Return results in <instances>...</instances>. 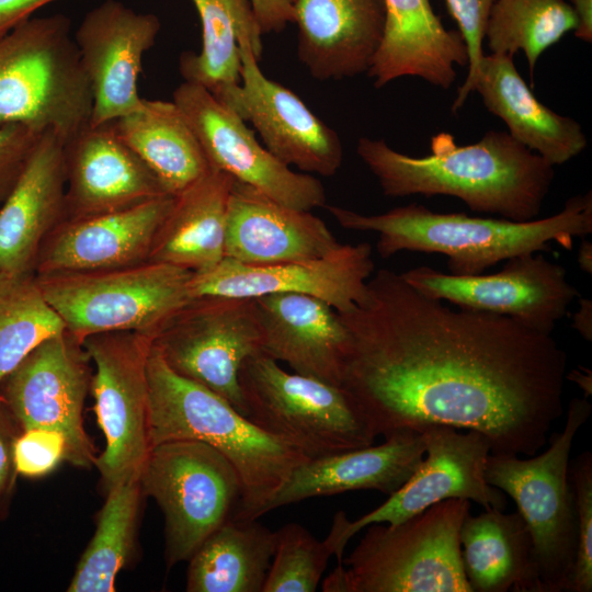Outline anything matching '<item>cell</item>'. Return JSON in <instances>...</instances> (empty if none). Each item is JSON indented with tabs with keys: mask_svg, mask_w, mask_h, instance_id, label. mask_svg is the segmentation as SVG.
I'll use <instances>...</instances> for the list:
<instances>
[{
	"mask_svg": "<svg viewBox=\"0 0 592 592\" xmlns=\"http://www.w3.org/2000/svg\"><path fill=\"white\" fill-rule=\"evenodd\" d=\"M339 316L338 387L376 437L442 424L482 433L491 454L533 456L563 412L567 355L551 334L447 307L388 269Z\"/></svg>",
	"mask_w": 592,
	"mask_h": 592,
	"instance_id": "obj_1",
	"label": "cell"
},
{
	"mask_svg": "<svg viewBox=\"0 0 592 592\" xmlns=\"http://www.w3.org/2000/svg\"><path fill=\"white\" fill-rule=\"evenodd\" d=\"M356 152L386 196L447 195L471 210L514 221L537 218L555 178L554 166L508 132L489 130L469 145L442 132L422 157L360 137Z\"/></svg>",
	"mask_w": 592,
	"mask_h": 592,
	"instance_id": "obj_2",
	"label": "cell"
},
{
	"mask_svg": "<svg viewBox=\"0 0 592 592\" xmlns=\"http://www.w3.org/2000/svg\"><path fill=\"white\" fill-rule=\"evenodd\" d=\"M327 209L345 229L377 232L383 259L400 251L440 253L447 258L448 273L462 276L483 274L516 255L548 251L551 242L571 250L573 238L592 234L591 191L568 198L555 215L526 221L435 213L417 203L374 215L333 205Z\"/></svg>",
	"mask_w": 592,
	"mask_h": 592,
	"instance_id": "obj_3",
	"label": "cell"
},
{
	"mask_svg": "<svg viewBox=\"0 0 592 592\" xmlns=\"http://www.w3.org/2000/svg\"><path fill=\"white\" fill-rule=\"evenodd\" d=\"M148 420L151 447L193 440L220 452L241 481L236 520H257L278 488L309 458L264 431L230 402L173 372L152 346L147 362Z\"/></svg>",
	"mask_w": 592,
	"mask_h": 592,
	"instance_id": "obj_4",
	"label": "cell"
},
{
	"mask_svg": "<svg viewBox=\"0 0 592 592\" xmlns=\"http://www.w3.org/2000/svg\"><path fill=\"white\" fill-rule=\"evenodd\" d=\"M470 501L447 499L394 525L373 523L325 592H471L459 532Z\"/></svg>",
	"mask_w": 592,
	"mask_h": 592,
	"instance_id": "obj_5",
	"label": "cell"
},
{
	"mask_svg": "<svg viewBox=\"0 0 592 592\" xmlns=\"http://www.w3.org/2000/svg\"><path fill=\"white\" fill-rule=\"evenodd\" d=\"M91 112L68 16L31 18L0 37V125L52 129L66 143L89 125Z\"/></svg>",
	"mask_w": 592,
	"mask_h": 592,
	"instance_id": "obj_6",
	"label": "cell"
},
{
	"mask_svg": "<svg viewBox=\"0 0 592 592\" xmlns=\"http://www.w3.org/2000/svg\"><path fill=\"white\" fill-rule=\"evenodd\" d=\"M591 412L588 398H573L562 432L551 434L545 452L524 459L490 454L486 463V480L515 502L528 527L542 592L568 590L578 543L570 452Z\"/></svg>",
	"mask_w": 592,
	"mask_h": 592,
	"instance_id": "obj_7",
	"label": "cell"
},
{
	"mask_svg": "<svg viewBox=\"0 0 592 592\" xmlns=\"http://www.w3.org/2000/svg\"><path fill=\"white\" fill-rule=\"evenodd\" d=\"M194 272L163 262L34 275L47 303L78 342L96 333L136 331L153 339L191 299Z\"/></svg>",
	"mask_w": 592,
	"mask_h": 592,
	"instance_id": "obj_8",
	"label": "cell"
},
{
	"mask_svg": "<svg viewBox=\"0 0 592 592\" xmlns=\"http://www.w3.org/2000/svg\"><path fill=\"white\" fill-rule=\"evenodd\" d=\"M238 378L247 418L309 459L374 444L375 434L335 385L288 373L264 352L247 357Z\"/></svg>",
	"mask_w": 592,
	"mask_h": 592,
	"instance_id": "obj_9",
	"label": "cell"
},
{
	"mask_svg": "<svg viewBox=\"0 0 592 592\" xmlns=\"http://www.w3.org/2000/svg\"><path fill=\"white\" fill-rule=\"evenodd\" d=\"M143 493L155 499L164 517L168 569L187 561L200 545L234 516L241 481L216 448L174 440L150 448L140 473Z\"/></svg>",
	"mask_w": 592,
	"mask_h": 592,
	"instance_id": "obj_10",
	"label": "cell"
},
{
	"mask_svg": "<svg viewBox=\"0 0 592 592\" xmlns=\"http://www.w3.org/2000/svg\"><path fill=\"white\" fill-rule=\"evenodd\" d=\"M152 346L173 372L214 391L247 417L239 371L247 357L263 352L253 298H192L158 331Z\"/></svg>",
	"mask_w": 592,
	"mask_h": 592,
	"instance_id": "obj_11",
	"label": "cell"
},
{
	"mask_svg": "<svg viewBox=\"0 0 592 592\" xmlns=\"http://www.w3.org/2000/svg\"><path fill=\"white\" fill-rule=\"evenodd\" d=\"M425 454L410 478L373 511L350 521L343 511L333 516L325 538L338 563H342L349 540L373 523H400L447 499L475 501L485 510L506 506L504 492L488 483L486 463L491 454L488 439L480 432L433 424L422 431Z\"/></svg>",
	"mask_w": 592,
	"mask_h": 592,
	"instance_id": "obj_12",
	"label": "cell"
},
{
	"mask_svg": "<svg viewBox=\"0 0 592 592\" xmlns=\"http://www.w3.org/2000/svg\"><path fill=\"white\" fill-rule=\"evenodd\" d=\"M151 344V337L136 331L96 333L81 343L95 365L90 384L105 448L94 466L106 489L140 476L151 448L147 378Z\"/></svg>",
	"mask_w": 592,
	"mask_h": 592,
	"instance_id": "obj_13",
	"label": "cell"
},
{
	"mask_svg": "<svg viewBox=\"0 0 592 592\" xmlns=\"http://www.w3.org/2000/svg\"><path fill=\"white\" fill-rule=\"evenodd\" d=\"M400 274L430 298L505 316L546 334L553 333L579 297L567 281L566 269L537 252L513 257L493 274L462 276L426 265Z\"/></svg>",
	"mask_w": 592,
	"mask_h": 592,
	"instance_id": "obj_14",
	"label": "cell"
},
{
	"mask_svg": "<svg viewBox=\"0 0 592 592\" xmlns=\"http://www.w3.org/2000/svg\"><path fill=\"white\" fill-rule=\"evenodd\" d=\"M87 360L82 345L65 331L37 345L0 384V397L21 431L60 433L66 459L82 468L96 458L82 417L90 385Z\"/></svg>",
	"mask_w": 592,
	"mask_h": 592,
	"instance_id": "obj_15",
	"label": "cell"
},
{
	"mask_svg": "<svg viewBox=\"0 0 592 592\" xmlns=\"http://www.w3.org/2000/svg\"><path fill=\"white\" fill-rule=\"evenodd\" d=\"M240 83L212 92L261 136L264 147L286 166L323 177L334 175L343 162L337 132L315 115L288 88L269 79L258 61L262 53L252 38L239 39Z\"/></svg>",
	"mask_w": 592,
	"mask_h": 592,
	"instance_id": "obj_16",
	"label": "cell"
},
{
	"mask_svg": "<svg viewBox=\"0 0 592 592\" xmlns=\"http://www.w3.org/2000/svg\"><path fill=\"white\" fill-rule=\"evenodd\" d=\"M192 127L212 169L231 175L270 198L301 210L325 206L322 183L274 157L244 121L205 87L184 81L172 100Z\"/></svg>",
	"mask_w": 592,
	"mask_h": 592,
	"instance_id": "obj_17",
	"label": "cell"
},
{
	"mask_svg": "<svg viewBox=\"0 0 592 592\" xmlns=\"http://www.w3.org/2000/svg\"><path fill=\"white\" fill-rule=\"evenodd\" d=\"M373 272L372 246L368 242L341 243L319 258L275 264L251 265L224 258L214 267L193 273L189 289L192 298L305 294L318 297L338 312H343L364 298Z\"/></svg>",
	"mask_w": 592,
	"mask_h": 592,
	"instance_id": "obj_18",
	"label": "cell"
},
{
	"mask_svg": "<svg viewBox=\"0 0 592 592\" xmlns=\"http://www.w3.org/2000/svg\"><path fill=\"white\" fill-rule=\"evenodd\" d=\"M161 27L152 13L105 0L80 22L73 39L92 94L90 126H101L139 110L138 79L145 54Z\"/></svg>",
	"mask_w": 592,
	"mask_h": 592,
	"instance_id": "obj_19",
	"label": "cell"
},
{
	"mask_svg": "<svg viewBox=\"0 0 592 592\" xmlns=\"http://www.w3.org/2000/svg\"><path fill=\"white\" fill-rule=\"evenodd\" d=\"M173 202L174 196L166 194L113 213L64 219L44 240L34 275L93 272L148 261Z\"/></svg>",
	"mask_w": 592,
	"mask_h": 592,
	"instance_id": "obj_20",
	"label": "cell"
},
{
	"mask_svg": "<svg viewBox=\"0 0 592 592\" xmlns=\"http://www.w3.org/2000/svg\"><path fill=\"white\" fill-rule=\"evenodd\" d=\"M64 158L65 219L113 213L168 194L107 124L81 129L64 144Z\"/></svg>",
	"mask_w": 592,
	"mask_h": 592,
	"instance_id": "obj_21",
	"label": "cell"
},
{
	"mask_svg": "<svg viewBox=\"0 0 592 592\" xmlns=\"http://www.w3.org/2000/svg\"><path fill=\"white\" fill-rule=\"evenodd\" d=\"M64 144L45 130L0 205V273L34 274L44 240L65 219Z\"/></svg>",
	"mask_w": 592,
	"mask_h": 592,
	"instance_id": "obj_22",
	"label": "cell"
},
{
	"mask_svg": "<svg viewBox=\"0 0 592 592\" xmlns=\"http://www.w3.org/2000/svg\"><path fill=\"white\" fill-rule=\"evenodd\" d=\"M338 242L326 223L235 180L228 202L225 258L251 265L315 259Z\"/></svg>",
	"mask_w": 592,
	"mask_h": 592,
	"instance_id": "obj_23",
	"label": "cell"
},
{
	"mask_svg": "<svg viewBox=\"0 0 592 592\" xmlns=\"http://www.w3.org/2000/svg\"><path fill=\"white\" fill-rule=\"evenodd\" d=\"M385 22L384 0H295L298 59L317 80L367 73Z\"/></svg>",
	"mask_w": 592,
	"mask_h": 592,
	"instance_id": "obj_24",
	"label": "cell"
},
{
	"mask_svg": "<svg viewBox=\"0 0 592 592\" xmlns=\"http://www.w3.org/2000/svg\"><path fill=\"white\" fill-rule=\"evenodd\" d=\"M379 445L311 458L299 465L266 502L262 515L315 497L376 490L391 494L415 471L425 454L421 431H400Z\"/></svg>",
	"mask_w": 592,
	"mask_h": 592,
	"instance_id": "obj_25",
	"label": "cell"
},
{
	"mask_svg": "<svg viewBox=\"0 0 592 592\" xmlns=\"http://www.w3.org/2000/svg\"><path fill=\"white\" fill-rule=\"evenodd\" d=\"M384 2V36L367 72L374 86L382 88L402 77H415L449 89L456 80V67L468 65L460 33L443 25L430 0Z\"/></svg>",
	"mask_w": 592,
	"mask_h": 592,
	"instance_id": "obj_26",
	"label": "cell"
},
{
	"mask_svg": "<svg viewBox=\"0 0 592 592\" xmlns=\"http://www.w3.org/2000/svg\"><path fill=\"white\" fill-rule=\"evenodd\" d=\"M253 299L262 326L263 352L295 373L338 386L348 341L339 312L305 294L276 293Z\"/></svg>",
	"mask_w": 592,
	"mask_h": 592,
	"instance_id": "obj_27",
	"label": "cell"
},
{
	"mask_svg": "<svg viewBox=\"0 0 592 592\" xmlns=\"http://www.w3.org/2000/svg\"><path fill=\"white\" fill-rule=\"evenodd\" d=\"M473 92L504 122L520 144L560 166L579 156L588 139L581 125L543 104L516 70L513 56L489 54L481 59Z\"/></svg>",
	"mask_w": 592,
	"mask_h": 592,
	"instance_id": "obj_28",
	"label": "cell"
},
{
	"mask_svg": "<svg viewBox=\"0 0 592 592\" xmlns=\"http://www.w3.org/2000/svg\"><path fill=\"white\" fill-rule=\"evenodd\" d=\"M235 179L212 169L174 196L157 231L148 261L177 265L194 273L224 258L226 218Z\"/></svg>",
	"mask_w": 592,
	"mask_h": 592,
	"instance_id": "obj_29",
	"label": "cell"
},
{
	"mask_svg": "<svg viewBox=\"0 0 592 592\" xmlns=\"http://www.w3.org/2000/svg\"><path fill=\"white\" fill-rule=\"evenodd\" d=\"M459 543L471 592H542L531 533L517 511L469 513Z\"/></svg>",
	"mask_w": 592,
	"mask_h": 592,
	"instance_id": "obj_30",
	"label": "cell"
},
{
	"mask_svg": "<svg viewBox=\"0 0 592 592\" xmlns=\"http://www.w3.org/2000/svg\"><path fill=\"white\" fill-rule=\"evenodd\" d=\"M107 125L178 195L212 170L183 112L173 101L144 99L141 107Z\"/></svg>",
	"mask_w": 592,
	"mask_h": 592,
	"instance_id": "obj_31",
	"label": "cell"
},
{
	"mask_svg": "<svg viewBox=\"0 0 592 592\" xmlns=\"http://www.w3.org/2000/svg\"><path fill=\"white\" fill-rule=\"evenodd\" d=\"M275 531L257 520L230 517L190 557L187 592H262Z\"/></svg>",
	"mask_w": 592,
	"mask_h": 592,
	"instance_id": "obj_32",
	"label": "cell"
},
{
	"mask_svg": "<svg viewBox=\"0 0 592 592\" xmlns=\"http://www.w3.org/2000/svg\"><path fill=\"white\" fill-rule=\"evenodd\" d=\"M202 24V49L180 57L184 81L210 92L240 83L239 39L249 36L263 50L262 31L251 0H191Z\"/></svg>",
	"mask_w": 592,
	"mask_h": 592,
	"instance_id": "obj_33",
	"label": "cell"
},
{
	"mask_svg": "<svg viewBox=\"0 0 592 592\" xmlns=\"http://www.w3.org/2000/svg\"><path fill=\"white\" fill-rule=\"evenodd\" d=\"M143 497L140 476L126 478L107 488L96 530L76 567L67 591H115L116 577L134 550Z\"/></svg>",
	"mask_w": 592,
	"mask_h": 592,
	"instance_id": "obj_34",
	"label": "cell"
},
{
	"mask_svg": "<svg viewBox=\"0 0 592 592\" xmlns=\"http://www.w3.org/2000/svg\"><path fill=\"white\" fill-rule=\"evenodd\" d=\"M577 24L568 0H494L485 41L492 54L523 52L533 78L540 55Z\"/></svg>",
	"mask_w": 592,
	"mask_h": 592,
	"instance_id": "obj_35",
	"label": "cell"
},
{
	"mask_svg": "<svg viewBox=\"0 0 592 592\" xmlns=\"http://www.w3.org/2000/svg\"><path fill=\"white\" fill-rule=\"evenodd\" d=\"M65 331L34 274L0 273V384L37 345Z\"/></svg>",
	"mask_w": 592,
	"mask_h": 592,
	"instance_id": "obj_36",
	"label": "cell"
},
{
	"mask_svg": "<svg viewBox=\"0 0 592 592\" xmlns=\"http://www.w3.org/2000/svg\"><path fill=\"white\" fill-rule=\"evenodd\" d=\"M325 539H317L298 523L275 531V548L262 592H315L329 558Z\"/></svg>",
	"mask_w": 592,
	"mask_h": 592,
	"instance_id": "obj_37",
	"label": "cell"
},
{
	"mask_svg": "<svg viewBox=\"0 0 592 592\" xmlns=\"http://www.w3.org/2000/svg\"><path fill=\"white\" fill-rule=\"evenodd\" d=\"M577 515L578 543L567 592L592 591V454L587 451L569 465Z\"/></svg>",
	"mask_w": 592,
	"mask_h": 592,
	"instance_id": "obj_38",
	"label": "cell"
},
{
	"mask_svg": "<svg viewBox=\"0 0 592 592\" xmlns=\"http://www.w3.org/2000/svg\"><path fill=\"white\" fill-rule=\"evenodd\" d=\"M449 13L458 25L468 55V71L453 102L452 111H458L473 93L477 72L485 56L482 45L490 11L494 0H445Z\"/></svg>",
	"mask_w": 592,
	"mask_h": 592,
	"instance_id": "obj_39",
	"label": "cell"
},
{
	"mask_svg": "<svg viewBox=\"0 0 592 592\" xmlns=\"http://www.w3.org/2000/svg\"><path fill=\"white\" fill-rule=\"evenodd\" d=\"M66 456V441L53 430L36 428L21 431L14 443L15 468L25 477L49 474Z\"/></svg>",
	"mask_w": 592,
	"mask_h": 592,
	"instance_id": "obj_40",
	"label": "cell"
},
{
	"mask_svg": "<svg viewBox=\"0 0 592 592\" xmlns=\"http://www.w3.org/2000/svg\"><path fill=\"white\" fill-rule=\"evenodd\" d=\"M43 133L19 124L0 125V205L14 186Z\"/></svg>",
	"mask_w": 592,
	"mask_h": 592,
	"instance_id": "obj_41",
	"label": "cell"
},
{
	"mask_svg": "<svg viewBox=\"0 0 592 592\" xmlns=\"http://www.w3.org/2000/svg\"><path fill=\"white\" fill-rule=\"evenodd\" d=\"M21 429L0 397V521L4 519L19 475L14 463V443Z\"/></svg>",
	"mask_w": 592,
	"mask_h": 592,
	"instance_id": "obj_42",
	"label": "cell"
},
{
	"mask_svg": "<svg viewBox=\"0 0 592 592\" xmlns=\"http://www.w3.org/2000/svg\"><path fill=\"white\" fill-rule=\"evenodd\" d=\"M262 34L282 32L294 22L295 0H251Z\"/></svg>",
	"mask_w": 592,
	"mask_h": 592,
	"instance_id": "obj_43",
	"label": "cell"
},
{
	"mask_svg": "<svg viewBox=\"0 0 592 592\" xmlns=\"http://www.w3.org/2000/svg\"><path fill=\"white\" fill-rule=\"evenodd\" d=\"M53 1L56 0H0V37Z\"/></svg>",
	"mask_w": 592,
	"mask_h": 592,
	"instance_id": "obj_44",
	"label": "cell"
},
{
	"mask_svg": "<svg viewBox=\"0 0 592 592\" xmlns=\"http://www.w3.org/2000/svg\"><path fill=\"white\" fill-rule=\"evenodd\" d=\"M578 24L574 32L576 37L584 42L592 41V0H569Z\"/></svg>",
	"mask_w": 592,
	"mask_h": 592,
	"instance_id": "obj_45",
	"label": "cell"
},
{
	"mask_svg": "<svg viewBox=\"0 0 592 592\" xmlns=\"http://www.w3.org/2000/svg\"><path fill=\"white\" fill-rule=\"evenodd\" d=\"M572 328L587 341L592 340V301L579 297V308L573 315Z\"/></svg>",
	"mask_w": 592,
	"mask_h": 592,
	"instance_id": "obj_46",
	"label": "cell"
},
{
	"mask_svg": "<svg viewBox=\"0 0 592 592\" xmlns=\"http://www.w3.org/2000/svg\"><path fill=\"white\" fill-rule=\"evenodd\" d=\"M565 378L577 384L584 394V398L592 395V373L590 369L579 366L572 369Z\"/></svg>",
	"mask_w": 592,
	"mask_h": 592,
	"instance_id": "obj_47",
	"label": "cell"
},
{
	"mask_svg": "<svg viewBox=\"0 0 592 592\" xmlns=\"http://www.w3.org/2000/svg\"><path fill=\"white\" fill-rule=\"evenodd\" d=\"M577 262L584 273H592V243L590 241L582 240L577 253Z\"/></svg>",
	"mask_w": 592,
	"mask_h": 592,
	"instance_id": "obj_48",
	"label": "cell"
}]
</instances>
